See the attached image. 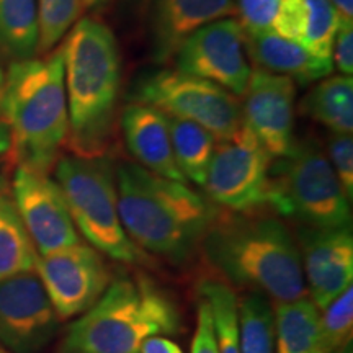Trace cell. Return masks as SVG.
Instances as JSON below:
<instances>
[{
  "mask_svg": "<svg viewBox=\"0 0 353 353\" xmlns=\"http://www.w3.org/2000/svg\"><path fill=\"white\" fill-rule=\"evenodd\" d=\"M200 250L229 286L257 291L273 304L307 296L296 237L270 210L232 213L218 208Z\"/></svg>",
  "mask_w": 353,
  "mask_h": 353,
  "instance_id": "cell-1",
  "label": "cell"
},
{
  "mask_svg": "<svg viewBox=\"0 0 353 353\" xmlns=\"http://www.w3.org/2000/svg\"><path fill=\"white\" fill-rule=\"evenodd\" d=\"M63 46L69 152L77 157L112 154L123 88L121 50L110 26L83 17Z\"/></svg>",
  "mask_w": 353,
  "mask_h": 353,
  "instance_id": "cell-2",
  "label": "cell"
},
{
  "mask_svg": "<svg viewBox=\"0 0 353 353\" xmlns=\"http://www.w3.org/2000/svg\"><path fill=\"white\" fill-rule=\"evenodd\" d=\"M114 183L123 228L139 249L174 265L195 257L218 213L208 198L131 161L114 164Z\"/></svg>",
  "mask_w": 353,
  "mask_h": 353,
  "instance_id": "cell-3",
  "label": "cell"
},
{
  "mask_svg": "<svg viewBox=\"0 0 353 353\" xmlns=\"http://www.w3.org/2000/svg\"><path fill=\"white\" fill-rule=\"evenodd\" d=\"M0 114L10 130L17 167L50 175L69 132L63 46L44 57L13 61Z\"/></svg>",
  "mask_w": 353,
  "mask_h": 353,
  "instance_id": "cell-4",
  "label": "cell"
},
{
  "mask_svg": "<svg viewBox=\"0 0 353 353\" xmlns=\"http://www.w3.org/2000/svg\"><path fill=\"white\" fill-rule=\"evenodd\" d=\"M182 312L174 296L144 273L118 276L61 339L57 353H141L145 339L175 335Z\"/></svg>",
  "mask_w": 353,
  "mask_h": 353,
  "instance_id": "cell-5",
  "label": "cell"
},
{
  "mask_svg": "<svg viewBox=\"0 0 353 353\" xmlns=\"http://www.w3.org/2000/svg\"><path fill=\"white\" fill-rule=\"evenodd\" d=\"M70 216L81 237L105 257L128 265H149L152 257L139 249L123 228L117 203L112 156H64L54 167Z\"/></svg>",
  "mask_w": 353,
  "mask_h": 353,
  "instance_id": "cell-6",
  "label": "cell"
},
{
  "mask_svg": "<svg viewBox=\"0 0 353 353\" xmlns=\"http://www.w3.org/2000/svg\"><path fill=\"white\" fill-rule=\"evenodd\" d=\"M270 170L268 210L314 229L352 228L350 200L316 139L294 144Z\"/></svg>",
  "mask_w": 353,
  "mask_h": 353,
  "instance_id": "cell-7",
  "label": "cell"
},
{
  "mask_svg": "<svg viewBox=\"0 0 353 353\" xmlns=\"http://www.w3.org/2000/svg\"><path fill=\"white\" fill-rule=\"evenodd\" d=\"M128 101L151 105L169 117L183 118L208 130L216 139H226L239 130V97L226 88L175 69L144 74L132 85Z\"/></svg>",
  "mask_w": 353,
  "mask_h": 353,
  "instance_id": "cell-8",
  "label": "cell"
},
{
  "mask_svg": "<svg viewBox=\"0 0 353 353\" xmlns=\"http://www.w3.org/2000/svg\"><path fill=\"white\" fill-rule=\"evenodd\" d=\"M273 159L242 121L239 130L216 143L205 188L216 208L232 213L268 210Z\"/></svg>",
  "mask_w": 353,
  "mask_h": 353,
  "instance_id": "cell-9",
  "label": "cell"
},
{
  "mask_svg": "<svg viewBox=\"0 0 353 353\" xmlns=\"http://www.w3.org/2000/svg\"><path fill=\"white\" fill-rule=\"evenodd\" d=\"M34 272L61 321L88 311L114 280L108 257L85 241L57 252L38 255Z\"/></svg>",
  "mask_w": 353,
  "mask_h": 353,
  "instance_id": "cell-10",
  "label": "cell"
},
{
  "mask_svg": "<svg viewBox=\"0 0 353 353\" xmlns=\"http://www.w3.org/2000/svg\"><path fill=\"white\" fill-rule=\"evenodd\" d=\"M175 70L205 79L242 97L250 76L244 44V28L239 20L226 17L196 30L185 39L174 57Z\"/></svg>",
  "mask_w": 353,
  "mask_h": 353,
  "instance_id": "cell-11",
  "label": "cell"
},
{
  "mask_svg": "<svg viewBox=\"0 0 353 353\" xmlns=\"http://www.w3.org/2000/svg\"><path fill=\"white\" fill-rule=\"evenodd\" d=\"M61 319L37 272L0 280V347L10 353L43 352Z\"/></svg>",
  "mask_w": 353,
  "mask_h": 353,
  "instance_id": "cell-12",
  "label": "cell"
},
{
  "mask_svg": "<svg viewBox=\"0 0 353 353\" xmlns=\"http://www.w3.org/2000/svg\"><path fill=\"white\" fill-rule=\"evenodd\" d=\"M12 196L32 237L38 255H48L83 241L63 190L50 175L17 167Z\"/></svg>",
  "mask_w": 353,
  "mask_h": 353,
  "instance_id": "cell-13",
  "label": "cell"
},
{
  "mask_svg": "<svg viewBox=\"0 0 353 353\" xmlns=\"http://www.w3.org/2000/svg\"><path fill=\"white\" fill-rule=\"evenodd\" d=\"M294 99L296 85L290 77L259 68L250 70L242 94V121L273 161L288 157L296 144Z\"/></svg>",
  "mask_w": 353,
  "mask_h": 353,
  "instance_id": "cell-14",
  "label": "cell"
},
{
  "mask_svg": "<svg viewBox=\"0 0 353 353\" xmlns=\"http://www.w3.org/2000/svg\"><path fill=\"white\" fill-rule=\"evenodd\" d=\"M296 244L309 299L322 311L352 286V228L314 229L299 226Z\"/></svg>",
  "mask_w": 353,
  "mask_h": 353,
  "instance_id": "cell-15",
  "label": "cell"
},
{
  "mask_svg": "<svg viewBox=\"0 0 353 353\" xmlns=\"http://www.w3.org/2000/svg\"><path fill=\"white\" fill-rule=\"evenodd\" d=\"M236 13V0H152L148 7L149 54L169 64L196 30Z\"/></svg>",
  "mask_w": 353,
  "mask_h": 353,
  "instance_id": "cell-16",
  "label": "cell"
},
{
  "mask_svg": "<svg viewBox=\"0 0 353 353\" xmlns=\"http://www.w3.org/2000/svg\"><path fill=\"white\" fill-rule=\"evenodd\" d=\"M118 123L128 151L141 167L164 179L187 183L172 151L165 113L151 105L128 101L120 110Z\"/></svg>",
  "mask_w": 353,
  "mask_h": 353,
  "instance_id": "cell-17",
  "label": "cell"
},
{
  "mask_svg": "<svg viewBox=\"0 0 353 353\" xmlns=\"http://www.w3.org/2000/svg\"><path fill=\"white\" fill-rule=\"evenodd\" d=\"M244 44L247 57L259 69L290 77L299 85H309L332 72V64L316 59L298 41L281 34L244 30Z\"/></svg>",
  "mask_w": 353,
  "mask_h": 353,
  "instance_id": "cell-18",
  "label": "cell"
},
{
  "mask_svg": "<svg viewBox=\"0 0 353 353\" xmlns=\"http://www.w3.org/2000/svg\"><path fill=\"white\" fill-rule=\"evenodd\" d=\"M275 353H329L321 330L319 309L304 296L273 304Z\"/></svg>",
  "mask_w": 353,
  "mask_h": 353,
  "instance_id": "cell-19",
  "label": "cell"
},
{
  "mask_svg": "<svg viewBox=\"0 0 353 353\" xmlns=\"http://www.w3.org/2000/svg\"><path fill=\"white\" fill-rule=\"evenodd\" d=\"M306 117L339 134L353 131V79L352 76H330L321 79L301 101Z\"/></svg>",
  "mask_w": 353,
  "mask_h": 353,
  "instance_id": "cell-20",
  "label": "cell"
},
{
  "mask_svg": "<svg viewBox=\"0 0 353 353\" xmlns=\"http://www.w3.org/2000/svg\"><path fill=\"white\" fill-rule=\"evenodd\" d=\"M38 252L10 193H0V280L37 270Z\"/></svg>",
  "mask_w": 353,
  "mask_h": 353,
  "instance_id": "cell-21",
  "label": "cell"
},
{
  "mask_svg": "<svg viewBox=\"0 0 353 353\" xmlns=\"http://www.w3.org/2000/svg\"><path fill=\"white\" fill-rule=\"evenodd\" d=\"M167 120L176 167L187 182L203 188L218 139L208 130L193 121L169 114Z\"/></svg>",
  "mask_w": 353,
  "mask_h": 353,
  "instance_id": "cell-22",
  "label": "cell"
},
{
  "mask_svg": "<svg viewBox=\"0 0 353 353\" xmlns=\"http://www.w3.org/2000/svg\"><path fill=\"white\" fill-rule=\"evenodd\" d=\"M38 41L37 0H0V51L13 61L32 59Z\"/></svg>",
  "mask_w": 353,
  "mask_h": 353,
  "instance_id": "cell-23",
  "label": "cell"
},
{
  "mask_svg": "<svg viewBox=\"0 0 353 353\" xmlns=\"http://www.w3.org/2000/svg\"><path fill=\"white\" fill-rule=\"evenodd\" d=\"M341 17L330 0H301L296 41L312 57L332 64V46Z\"/></svg>",
  "mask_w": 353,
  "mask_h": 353,
  "instance_id": "cell-24",
  "label": "cell"
},
{
  "mask_svg": "<svg viewBox=\"0 0 353 353\" xmlns=\"http://www.w3.org/2000/svg\"><path fill=\"white\" fill-rule=\"evenodd\" d=\"M241 353H275L273 303L265 294L249 291L237 299Z\"/></svg>",
  "mask_w": 353,
  "mask_h": 353,
  "instance_id": "cell-25",
  "label": "cell"
},
{
  "mask_svg": "<svg viewBox=\"0 0 353 353\" xmlns=\"http://www.w3.org/2000/svg\"><path fill=\"white\" fill-rule=\"evenodd\" d=\"M301 0H236V13L245 32L276 33L298 38V17Z\"/></svg>",
  "mask_w": 353,
  "mask_h": 353,
  "instance_id": "cell-26",
  "label": "cell"
},
{
  "mask_svg": "<svg viewBox=\"0 0 353 353\" xmlns=\"http://www.w3.org/2000/svg\"><path fill=\"white\" fill-rule=\"evenodd\" d=\"M198 293L210 304L218 352L241 353L236 291L219 278H206L198 285Z\"/></svg>",
  "mask_w": 353,
  "mask_h": 353,
  "instance_id": "cell-27",
  "label": "cell"
},
{
  "mask_svg": "<svg viewBox=\"0 0 353 353\" xmlns=\"http://www.w3.org/2000/svg\"><path fill=\"white\" fill-rule=\"evenodd\" d=\"M39 41L38 52L48 54L68 37L83 10L81 0H37Z\"/></svg>",
  "mask_w": 353,
  "mask_h": 353,
  "instance_id": "cell-28",
  "label": "cell"
},
{
  "mask_svg": "<svg viewBox=\"0 0 353 353\" xmlns=\"http://www.w3.org/2000/svg\"><path fill=\"white\" fill-rule=\"evenodd\" d=\"M321 330L329 353H339L352 341L353 330V288L343 291L341 296L330 301L319 311Z\"/></svg>",
  "mask_w": 353,
  "mask_h": 353,
  "instance_id": "cell-29",
  "label": "cell"
},
{
  "mask_svg": "<svg viewBox=\"0 0 353 353\" xmlns=\"http://www.w3.org/2000/svg\"><path fill=\"white\" fill-rule=\"evenodd\" d=\"M327 159L348 200L353 198V139L352 134L332 132L327 139Z\"/></svg>",
  "mask_w": 353,
  "mask_h": 353,
  "instance_id": "cell-30",
  "label": "cell"
},
{
  "mask_svg": "<svg viewBox=\"0 0 353 353\" xmlns=\"http://www.w3.org/2000/svg\"><path fill=\"white\" fill-rule=\"evenodd\" d=\"M335 64L343 76H352L353 72V21L341 17L337 33L332 46V65Z\"/></svg>",
  "mask_w": 353,
  "mask_h": 353,
  "instance_id": "cell-31",
  "label": "cell"
},
{
  "mask_svg": "<svg viewBox=\"0 0 353 353\" xmlns=\"http://www.w3.org/2000/svg\"><path fill=\"white\" fill-rule=\"evenodd\" d=\"M192 353H219L210 304L203 298H200L196 309V327L193 334Z\"/></svg>",
  "mask_w": 353,
  "mask_h": 353,
  "instance_id": "cell-32",
  "label": "cell"
},
{
  "mask_svg": "<svg viewBox=\"0 0 353 353\" xmlns=\"http://www.w3.org/2000/svg\"><path fill=\"white\" fill-rule=\"evenodd\" d=\"M141 353H183L182 348L174 341H170L167 335H152L145 339Z\"/></svg>",
  "mask_w": 353,
  "mask_h": 353,
  "instance_id": "cell-33",
  "label": "cell"
},
{
  "mask_svg": "<svg viewBox=\"0 0 353 353\" xmlns=\"http://www.w3.org/2000/svg\"><path fill=\"white\" fill-rule=\"evenodd\" d=\"M12 148V136L8 125L3 120H0V156L10 152Z\"/></svg>",
  "mask_w": 353,
  "mask_h": 353,
  "instance_id": "cell-34",
  "label": "cell"
},
{
  "mask_svg": "<svg viewBox=\"0 0 353 353\" xmlns=\"http://www.w3.org/2000/svg\"><path fill=\"white\" fill-rule=\"evenodd\" d=\"M332 6L337 8V12L341 13L345 19H352L353 17V0H330Z\"/></svg>",
  "mask_w": 353,
  "mask_h": 353,
  "instance_id": "cell-35",
  "label": "cell"
},
{
  "mask_svg": "<svg viewBox=\"0 0 353 353\" xmlns=\"http://www.w3.org/2000/svg\"><path fill=\"white\" fill-rule=\"evenodd\" d=\"M126 6L131 8L132 12L136 13H144L145 10H148L149 3L152 2V0H125Z\"/></svg>",
  "mask_w": 353,
  "mask_h": 353,
  "instance_id": "cell-36",
  "label": "cell"
},
{
  "mask_svg": "<svg viewBox=\"0 0 353 353\" xmlns=\"http://www.w3.org/2000/svg\"><path fill=\"white\" fill-rule=\"evenodd\" d=\"M8 185V167L3 161H0V193L6 192Z\"/></svg>",
  "mask_w": 353,
  "mask_h": 353,
  "instance_id": "cell-37",
  "label": "cell"
},
{
  "mask_svg": "<svg viewBox=\"0 0 353 353\" xmlns=\"http://www.w3.org/2000/svg\"><path fill=\"white\" fill-rule=\"evenodd\" d=\"M83 8H90V10H97V8H103L110 0H81Z\"/></svg>",
  "mask_w": 353,
  "mask_h": 353,
  "instance_id": "cell-38",
  "label": "cell"
},
{
  "mask_svg": "<svg viewBox=\"0 0 353 353\" xmlns=\"http://www.w3.org/2000/svg\"><path fill=\"white\" fill-rule=\"evenodd\" d=\"M6 79H7V70L3 68V64L0 63V113H2V100H3V92H6Z\"/></svg>",
  "mask_w": 353,
  "mask_h": 353,
  "instance_id": "cell-39",
  "label": "cell"
},
{
  "mask_svg": "<svg viewBox=\"0 0 353 353\" xmlns=\"http://www.w3.org/2000/svg\"><path fill=\"white\" fill-rule=\"evenodd\" d=\"M352 345H353V343H352V341H350V342H347V343H345V345H343V347H342V350H341V352H339V353H353V350H352Z\"/></svg>",
  "mask_w": 353,
  "mask_h": 353,
  "instance_id": "cell-40",
  "label": "cell"
},
{
  "mask_svg": "<svg viewBox=\"0 0 353 353\" xmlns=\"http://www.w3.org/2000/svg\"><path fill=\"white\" fill-rule=\"evenodd\" d=\"M0 353H8V352H7V350H3V348L0 347Z\"/></svg>",
  "mask_w": 353,
  "mask_h": 353,
  "instance_id": "cell-41",
  "label": "cell"
}]
</instances>
